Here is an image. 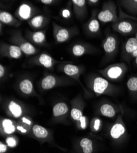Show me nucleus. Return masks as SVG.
I'll list each match as a JSON object with an SVG mask.
<instances>
[{
    "label": "nucleus",
    "instance_id": "39",
    "mask_svg": "<svg viewBox=\"0 0 137 153\" xmlns=\"http://www.w3.org/2000/svg\"><path fill=\"white\" fill-rule=\"evenodd\" d=\"M7 150V147L2 143H0V153H3Z\"/></svg>",
    "mask_w": 137,
    "mask_h": 153
},
{
    "label": "nucleus",
    "instance_id": "10",
    "mask_svg": "<svg viewBox=\"0 0 137 153\" xmlns=\"http://www.w3.org/2000/svg\"><path fill=\"white\" fill-rule=\"evenodd\" d=\"M25 37L33 45L34 44L40 46H45L47 44L45 30L35 31L27 30Z\"/></svg>",
    "mask_w": 137,
    "mask_h": 153
},
{
    "label": "nucleus",
    "instance_id": "8",
    "mask_svg": "<svg viewBox=\"0 0 137 153\" xmlns=\"http://www.w3.org/2000/svg\"><path fill=\"white\" fill-rule=\"evenodd\" d=\"M0 55L9 59H20L23 56L22 50L16 45L1 42L0 44Z\"/></svg>",
    "mask_w": 137,
    "mask_h": 153
},
{
    "label": "nucleus",
    "instance_id": "42",
    "mask_svg": "<svg viewBox=\"0 0 137 153\" xmlns=\"http://www.w3.org/2000/svg\"><path fill=\"white\" fill-rule=\"evenodd\" d=\"M135 38H136V39L137 40V32H136V36H135Z\"/></svg>",
    "mask_w": 137,
    "mask_h": 153
},
{
    "label": "nucleus",
    "instance_id": "5",
    "mask_svg": "<svg viewBox=\"0 0 137 153\" xmlns=\"http://www.w3.org/2000/svg\"><path fill=\"white\" fill-rule=\"evenodd\" d=\"M38 12V9L32 4L28 2H24L18 6L15 12V16L20 22H28L37 16Z\"/></svg>",
    "mask_w": 137,
    "mask_h": 153
},
{
    "label": "nucleus",
    "instance_id": "24",
    "mask_svg": "<svg viewBox=\"0 0 137 153\" xmlns=\"http://www.w3.org/2000/svg\"><path fill=\"white\" fill-rule=\"evenodd\" d=\"M126 129L125 127L121 123H116L112 127L110 131V134L112 138L115 139L119 138L121 136H122L124 132H125Z\"/></svg>",
    "mask_w": 137,
    "mask_h": 153
},
{
    "label": "nucleus",
    "instance_id": "7",
    "mask_svg": "<svg viewBox=\"0 0 137 153\" xmlns=\"http://www.w3.org/2000/svg\"><path fill=\"white\" fill-rule=\"evenodd\" d=\"M118 39L115 35H107L102 42V46L105 52V56L106 60L113 58L118 49Z\"/></svg>",
    "mask_w": 137,
    "mask_h": 153
},
{
    "label": "nucleus",
    "instance_id": "22",
    "mask_svg": "<svg viewBox=\"0 0 137 153\" xmlns=\"http://www.w3.org/2000/svg\"><path fill=\"white\" fill-rule=\"evenodd\" d=\"M1 130L5 134H13L16 129V126H15L14 122L9 119H4L1 120Z\"/></svg>",
    "mask_w": 137,
    "mask_h": 153
},
{
    "label": "nucleus",
    "instance_id": "38",
    "mask_svg": "<svg viewBox=\"0 0 137 153\" xmlns=\"http://www.w3.org/2000/svg\"><path fill=\"white\" fill-rule=\"evenodd\" d=\"M87 1V3L91 6H95L99 3V1H98V0H88V1Z\"/></svg>",
    "mask_w": 137,
    "mask_h": 153
},
{
    "label": "nucleus",
    "instance_id": "29",
    "mask_svg": "<svg viewBox=\"0 0 137 153\" xmlns=\"http://www.w3.org/2000/svg\"><path fill=\"white\" fill-rule=\"evenodd\" d=\"M82 111L77 107H73L71 110V117L74 121H78L82 117Z\"/></svg>",
    "mask_w": 137,
    "mask_h": 153
},
{
    "label": "nucleus",
    "instance_id": "16",
    "mask_svg": "<svg viewBox=\"0 0 137 153\" xmlns=\"http://www.w3.org/2000/svg\"><path fill=\"white\" fill-rule=\"evenodd\" d=\"M50 22L49 17L43 15H37L27 22L29 26L33 30H40L45 28Z\"/></svg>",
    "mask_w": 137,
    "mask_h": 153
},
{
    "label": "nucleus",
    "instance_id": "36",
    "mask_svg": "<svg viewBox=\"0 0 137 153\" xmlns=\"http://www.w3.org/2000/svg\"><path fill=\"white\" fill-rule=\"evenodd\" d=\"M38 2L47 6H50V5H52L55 3L57 2V1H54V0H40Z\"/></svg>",
    "mask_w": 137,
    "mask_h": 153
},
{
    "label": "nucleus",
    "instance_id": "37",
    "mask_svg": "<svg viewBox=\"0 0 137 153\" xmlns=\"http://www.w3.org/2000/svg\"><path fill=\"white\" fill-rule=\"evenodd\" d=\"M6 69L3 65L1 64V65H0V78H1V79H2L6 75Z\"/></svg>",
    "mask_w": 137,
    "mask_h": 153
},
{
    "label": "nucleus",
    "instance_id": "26",
    "mask_svg": "<svg viewBox=\"0 0 137 153\" xmlns=\"http://www.w3.org/2000/svg\"><path fill=\"white\" fill-rule=\"evenodd\" d=\"M100 112L102 113V115L109 117V118H112L115 116L116 114V111L113 107L111 105L106 104H103L101 108H100Z\"/></svg>",
    "mask_w": 137,
    "mask_h": 153
},
{
    "label": "nucleus",
    "instance_id": "35",
    "mask_svg": "<svg viewBox=\"0 0 137 153\" xmlns=\"http://www.w3.org/2000/svg\"><path fill=\"white\" fill-rule=\"evenodd\" d=\"M16 129L19 131H20L21 133L23 134H26L28 132L27 128H26V126H25L23 124L22 125H17L16 126Z\"/></svg>",
    "mask_w": 137,
    "mask_h": 153
},
{
    "label": "nucleus",
    "instance_id": "2",
    "mask_svg": "<svg viewBox=\"0 0 137 153\" xmlns=\"http://www.w3.org/2000/svg\"><path fill=\"white\" fill-rule=\"evenodd\" d=\"M97 18L103 23H115L120 20L117 14V7L114 1H108L103 3L102 9L97 15Z\"/></svg>",
    "mask_w": 137,
    "mask_h": 153
},
{
    "label": "nucleus",
    "instance_id": "40",
    "mask_svg": "<svg viewBox=\"0 0 137 153\" xmlns=\"http://www.w3.org/2000/svg\"><path fill=\"white\" fill-rule=\"evenodd\" d=\"M136 57H137V48L131 54V55L130 56V58H135V59Z\"/></svg>",
    "mask_w": 137,
    "mask_h": 153
},
{
    "label": "nucleus",
    "instance_id": "6",
    "mask_svg": "<svg viewBox=\"0 0 137 153\" xmlns=\"http://www.w3.org/2000/svg\"><path fill=\"white\" fill-rule=\"evenodd\" d=\"M29 63L33 66H41L49 70H52L58 63V61L48 53H41L31 58Z\"/></svg>",
    "mask_w": 137,
    "mask_h": 153
},
{
    "label": "nucleus",
    "instance_id": "20",
    "mask_svg": "<svg viewBox=\"0 0 137 153\" xmlns=\"http://www.w3.org/2000/svg\"><path fill=\"white\" fill-rule=\"evenodd\" d=\"M19 87L20 90L25 94L30 95L33 93L34 91L33 83L32 81L28 79H23L19 83Z\"/></svg>",
    "mask_w": 137,
    "mask_h": 153
},
{
    "label": "nucleus",
    "instance_id": "25",
    "mask_svg": "<svg viewBox=\"0 0 137 153\" xmlns=\"http://www.w3.org/2000/svg\"><path fill=\"white\" fill-rule=\"evenodd\" d=\"M31 130L33 135L38 138H46L49 135L48 131L44 127L38 124L33 125Z\"/></svg>",
    "mask_w": 137,
    "mask_h": 153
},
{
    "label": "nucleus",
    "instance_id": "21",
    "mask_svg": "<svg viewBox=\"0 0 137 153\" xmlns=\"http://www.w3.org/2000/svg\"><path fill=\"white\" fill-rule=\"evenodd\" d=\"M119 3L122 6L121 7L129 13L137 14V0H123L120 1Z\"/></svg>",
    "mask_w": 137,
    "mask_h": 153
},
{
    "label": "nucleus",
    "instance_id": "4",
    "mask_svg": "<svg viewBox=\"0 0 137 153\" xmlns=\"http://www.w3.org/2000/svg\"><path fill=\"white\" fill-rule=\"evenodd\" d=\"M53 36L57 43L61 44L68 41L73 36L79 34L76 28H65L52 22Z\"/></svg>",
    "mask_w": 137,
    "mask_h": 153
},
{
    "label": "nucleus",
    "instance_id": "15",
    "mask_svg": "<svg viewBox=\"0 0 137 153\" xmlns=\"http://www.w3.org/2000/svg\"><path fill=\"white\" fill-rule=\"evenodd\" d=\"M73 10L79 20H83L87 14V1L85 0H72Z\"/></svg>",
    "mask_w": 137,
    "mask_h": 153
},
{
    "label": "nucleus",
    "instance_id": "33",
    "mask_svg": "<svg viewBox=\"0 0 137 153\" xmlns=\"http://www.w3.org/2000/svg\"><path fill=\"white\" fill-rule=\"evenodd\" d=\"M100 126H101V120L98 118L95 119L93 124V129L95 131H98L100 129Z\"/></svg>",
    "mask_w": 137,
    "mask_h": 153
},
{
    "label": "nucleus",
    "instance_id": "23",
    "mask_svg": "<svg viewBox=\"0 0 137 153\" xmlns=\"http://www.w3.org/2000/svg\"><path fill=\"white\" fill-rule=\"evenodd\" d=\"M53 116L55 118H58L66 114L68 111V107L64 102L56 104L53 107Z\"/></svg>",
    "mask_w": 137,
    "mask_h": 153
},
{
    "label": "nucleus",
    "instance_id": "17",
    "mask_svg": "<svg viewBox=\"0 0 137 153\" xmlns=\"http://www.w3.org/2000/svg\"><path fill=\"white\" fill-rule=\"evenodd\" d=\"M0 23L14 27H19L21 22L10 12L6 10L0 11Z\"/></svg>",
    "mask_w": 137,
    "mask_h": 153
},
{
    "label": "nucleus",
    "instance_id": "27",
    "mask_svg": "<svg viewBox=\"0 0 137 153\" xmlns=\"http://www.w3.org/2000/svg\"><path fill=\"white\" fill-rule=\"evenodd\" d=\"M73 5L71 1H69L65 7L62 8L60 10V16L65 20L70 19L73 15Z\"/></svg>",
    "mask_w": 137,
    "mask_h": 153
},
{
    "label": "nucleus",
    "instance_id": "41",
    "mask_svg": "<svg viewBox=\"0 0 137 153\" xmlns=\"http://www.w3.org/2000/svg\"><path fill=\"white\" fill-rule=\"evenodd\" d=\"M135 64H136V65L137 66V57L135 59Z\"/></svg>",
    "mask_w": 137,
    "mask_h": 153
},
{
    "label": "nucleus",
    "instance_id": "1",
    "mask_svg": "<svg viewBox=\"0 0 137 153\" xmlns=\"http://www.w3.org/2000/svg\"><path fill=\"white\" fill-rule=\"evenodd\" d=\"M9 41L11 44L17 46L27 56L34 55L39 52V50L37 49L34 45L31 44L25 36L22 34L20 30L14 31L11 34Z\"/></svg>",
    "mask_w": 137,
    "mask_h": 153
},
{
    "label": "nucleus",
    "instance_id": "3",
    "mask_svg": "<svg viewBox=\"0 0 137 153\" xmlns=\"http://www.w3.org/2000/svg\"><path fill=\"white\" fill-rule=\"evenodd\" d=\"M127 71V66L125 63L120 62L111 65L98 72L103 76L111 80H117L123 76Z\"/></svg>",
    "mask_w": 137,
    "mask_h": 153
},
{
    "label": "nucleus",
    "instance_id": "18",
    "mask_svg": "<svg viewBox=\"0 0 137 153\" xmlns=\"http://www.w3.org/2000/svg\"><path fill=\"white\" fill-rule=\"evenodd\" d=\"M137 48V40L135 37H130L124 44L122 50V56L124 59L129 60L131 54Z\"/></svg>",
    "mask_w": 137,
    "mask_h": 153
},
{
    "label": "nucleus",
    "instance_id": "11",
    "mask_svg": "<svg viewBox=\"0 0 137 153\" xmlns=\"http://www.w3.org/2000/svg\"><path fill=\"white\" fill-rule=\"evenodd\" d=\"M137 25L132 22L125 20H120L112 25L113 30L122 35H127L133 33Z\"/></svg>",
    "mask_w": 137,
    "mask_h": 153
},
{
    "label": "nucleus",
    "instance_id": "31",
    "mask_svg": "<svg viewBox=\"0 0 137 153\" xmlns=\"http://www.w3.org/2000/svg\"><path fill=\"white\" fill-rule=\"evenodd\" d=\"M6 143L9 146L13 148L17 145V141L14 137H9L6 138Z\"/></svg>",
    "mask_w": 137,
    "mask_h": 153
},
{
    "label": "nucleus",
    "instance_id": "32",
    "mask_svg": "<svg viewBox=\"0 0 137 153\" xmlns=\"http://www.w3.org/2000/svg\"><path fill=\"white\" fill-rule=\"evenodd\" d=\"M78 121L79 122V126L82 129H85L87 127V124H88V120H87V118L84 116H82Z\"/></svg>",
    "mask_w": 137,
    "mask_h": 153
},
{
    "label": "nucleus",
    "instance_id": "14",
    "mask_svg": "<svg viewBox=\"0 0 137 153\" xmlns=\"http://www.w3.org/2000/svg\"><path fill=\"white\" fill-rule=\"evenodd\" d=\"M95 51L93 46L85 43H77L72 45L71 48V54L76 57H81L89 54Z\"/></svg>",
    "mask_w": 137,
    "mask_h": 153
},
{
    "label": "nucleus",
    "instance_id": "34",
    "mask_svg": "<svg viewBox=\"0 0 137 153\" xmlns=\"http://www.w3.org/2000/svg\"><path fill=\"white\" fill-rule=\"evenodd\" d=\"M21 121H22L23 125L26 126L27 127H30L32 124V121L27 117H22V119H21Z\"/></svg>",
    "mask_w": 137,
    "mask_h": 153
},
{
    "label": "nucleus",
    "instance_id": "30",
    "mask_svg": "<svg viewBox=\"0 0 137 153\" xmlns=\"http://www.w3.org/2000/svg\"><path fill=\"white\" fill-rule=\"evenodd\" d=\"M127 88L131 91H137V76H132L127 83Z\"/></svg>",
    "mask_w": 137,
    "mask_h": 153
},
{
    "label": "nucleus",
    "instance_id": "13",
    "mask_svg": "<svg viewBox=\"0 0 137 153\" xmlns=\"http://www.w3.org/2000/svg\"><path fill=\"white\" fill-rule=\"evenodd\" d=\"M65 81V79L54 74H47L41 81V87L44 90H49Z\"/></svg>",
    "mask_w": 137,
    "mask_h": 153
},
{
    "label": "nucleus",
    "instance_id": "19",
    "mask_svg": "<svg viewBox=\"0 0 137 153\" xmlns=\"http://www.w3.org/2000/svg\"><path fill=\"white\" fill-rule=\"evenodd\" d=\"M9 113L15 118H20L23 113L22 107L14 100H10L7 105Z\"/></svg>",
    "mask_w": 137,
    "mask_h": 153
},
{
    "label": "nucleus",
    "instance_id": "12",
    "mask_svg": "<svg viewBox=\"0 0 137 153\" xmlns=\"http://www.w3.org/2000/svg\"><path fill=\"white\" fill-rule=\"evenodd\" d=\"M97 15V11L93 10L91 18L85 25V31L88 35H97L100 31V26Z\"/></svg>",
    "mask_w": 137,
    "mask_h": 153
},
{
    "label": "nucleus",
    "instance_id": "28",
    "mask_svg": "<svg viewBox=\"0 0 137 153\" xmlns=\"http://www.w3.org/2000/svg\"><path fill=\"white\" fill-rule=\"evenodd\" d=\"M80 145L83 149L84 153H92L93 151L92 142L88 138H84L81 140Z\"/></svg>",
    "mask_w": 137,
    "mask_h": 153
},
{
    "label": "nucleus",
    "instance_id": "9",
    "mask_svg": "<svg viewBox=\"0 0 137 153\" xmlns=\"http://www.w3.org/2000/svg\"><path fill=\"white\" fill-rule=\"evenodd\" d=\"M90 81L92 90L97 94L105 93L111 86V84L106 79L100 76H91Z\"/></svg>",
    "mask_w": 137,
    "mask_h": 153
}]
</instances>
